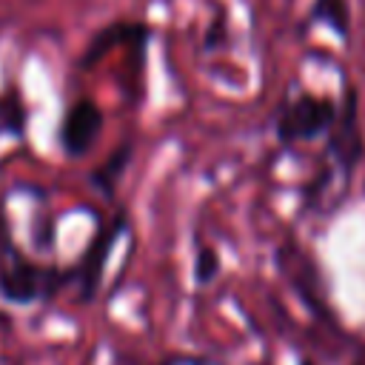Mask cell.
Returning a JSON list of instances; mask_svg holds the SVG:
<instances>
[{
	"label": "cell",
	"mask_w": 365,
	"mask_h": 365,
	"mask_svg": "<svg viewBox=\"0 0 365 365\" xmlns=\"http://www.w3.org/2000/svg\"><path fill=\"white\" fill-rule=\"evenodd\" d=\"M103 128V111L97 108L94 100H77L63 123H60V145L68 157H83L91 151Z\"/></svg>",
	"instance_id": "3957f363"
},
{
	"label": "cell",
	"mask_w": 365,
	"mask_h": 365,
	"mask_svg": "<svg viewBox=\"0 0 365 365\" xmlns=\"http://www.w3.org/2000/svg\"><path fill=\"white\" fill-rule=\"evenodd\" d=\"M120 228H123V220H117V222H111V225H103L100 234L91 240L88 251L83 254L80 265L74 268L71 277H77V282H80V297H83V302H88V299L97 294L103 265H106V259H108V254H111V248H114V242H117V237H120Z\"/></svg>",
	"instance_id": "5b68a950"
},
{
	"label": "cell",
	"mask_w": 365,
	"mask_h": 365,
	"mask_svg": "<svg viewBox=\"0 0 365 365\" xmlns=\"http://www.w3.org/2000/svg\"><path fill=\"white\" fill-rule=\"evenodd\" d=\"M302 365H311V362H302Z\"/></svg>",
	"instance_id": "9c48e42d"
},
{
	"label": "cell",
	"mask_w": 365,
	"mask_h": 365,
	"mask_svg": "<svg viewBox=\"0 0 365 365\" xmlns=\"http://www.w3.org/2000/svg\"><path fill=\"white\" fill-rule=\"evenodd\" d=\"M328 134H331V154L348 171L356 163L359 148H362V140H359V114H356V91H351V88L345 91L342 111L334 117Z\"/></svg>",
	"instance_id": "277c9868"
},
{
	"label": "cell",
	"mask_w": 365,
	"mask_h": 365,
	"mask_svg": "<svg viewBox=\"0 0 365 365\" xmlns=\"http://www.w3.org/2000/svg\"><path fill=\"white\" fill-rule=\"evenodd\" d=\"M336 117V108L325 97L314 94H299L285 103L277 120V137L282 143H299V140H314L331 128Z\"/></svg>",
	"instance_id": "7a4b0ae2"
},
{
	"label": "cell",
	"mask_w": 365,
	"mask_h": 365,
	"mask_svg": "<svg viewBox=\"0 0 365 365\" xmlns=\"http://www.w3.org/2000/svg\"><path fill=\"white\" fill-rule=\"evenodd\" d=\"M311 20H319V23H325L328 29H334L339 37H345L348 29H351V9H348V0H314Z\"/></svg>",
	"instance_id": "8992f818"
},
{
	"label": "cell",
	"mask_w": 365,
	"mask_h": 365,
	"mask_svg": "<svg viewBox=\"0 0 365 365\" xmlns=\"http://www.w3.org/2000/svg\"><path fill=\"white\" fill-rule=\"evenodd\" d=\"M217 271H220V257H217L211 248H200V251H197V262H194V277H197V282H211Z\"/></svg>",
	"instance_id": "52a82bcc"
},
{
	"label": "cell",
	"mask_w": 365,
	"mask_h": 365,
	"mask_svg": "<svg viewBox=\"0 0 365 365\" xmlns=\"http://www.w3.org/2000/svg\"><path fill=\"white\" fill-rule=\"evenodd\" d=\"M68 279H71L68 271L34 265V262H29L17 254H11L0 265V294H3V299L14 302V305H29V302H37V299H48Z\"/></svg>",
	"instance_id": "6da1fadb"
},
{
	"label": "cell",
	"mask_w": 365,
	"mask_h": 365,
	"mask_svg": "<svg viewBox=\"0 0 365 365\" xmlns=\"http://www.w3.org/2000/svg\"><path fill=\"white\" fill-rule=\"evenodd\" d=\"M14 254V245L9 240V231H6V220H3V211H0V265Z\"/></svg>",
	"instance_id": "ba28073f"
}]
</instances>
